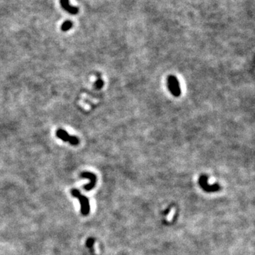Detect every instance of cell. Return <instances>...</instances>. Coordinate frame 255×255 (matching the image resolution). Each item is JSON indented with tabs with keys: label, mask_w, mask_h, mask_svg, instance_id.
Instances as JSON below:
<instances>
[{
	"label": "cell",
	"mask_w": 255,
	"mask_h": 255,
	"mask_svg": "<svg viewBox=\"0 0 255 255\" xmlns=\"http://www.w3.org/2000/svg\"><path fill=\"white\" fill-rule=\"evenodd\" d=\"M73 196L77 197L81 204V211L83 215H87L89 212V205L87 198L82 196L80 192L77 189H72L71 191Z\"/></svg>",
	"instance_id": "2"
},
{
	"label": "cell",
	"mask_w": 255,
	"mask_h": 255,
	"mask_svg": "<svg viewBox=\"0 0 255 255\" xmlns=\"http://www.w3.org/2000/svg\"><path fill=\"white\" fill-rule=\"evenodd\" d=\"M94 85H95V88H96V89H101V88L103 87V85H104L103 80H102L100 77H99L97 82H95Z\"/></svg>",
	"instance_id": "7"
},
{
	"label": "cell",
	"mask_w": 255,
	"mask_h": 255,
	"mask_svg": "<svg viewBox=\"0 0 255 255\" xmlns=\"http://www.w3.org/2000/svg\"><path fill=\"white\" fill-rule=\"evenodd\" d=\"M168 89L175 97H179L181 94V89L179 82L176 77L173 75L169 76L167 79Z\"/></svg>",
	"instance_id": "3"
},
{
	"label": "cell",
	"mask_w": 255,
	"mask_h": 255,
	"mask_svg": "<svg viewBox=\"0 0 255 255\" xmlns=\"http://www.w3.org/2000/svg\"><path fill=\"white\" fill-rule=\"evenodd\" d=\"M81 177L83 178H88L90 180V183L89 184L84 186V189L85 190H91L93 187H94L95 183L97 182V177L95 175L91 172H87V171H84V172H82L81 174Z\"/></svg>",
	"instance_id": "4"
},
{
	"label": "cell",
	"mask_w": 255,
	"mask_h": 255,
	"mask_svg": "<svg viewBox=\"0 0 255 255\" xmlns=\"http://www.w3.org/2000/svg\"><path fill=\"white\" fill-rule=\"evenodd\" d=\"M60 4L62 7L68 12L72 14H77L79 11L77 7L72 6L69 3V0H60Z\"/></svg>",
	"instance_id": "5"
},
{
	"label": "cell",
	"mask_w": 255,
	"mask_h": 255,
	"mask_svg": "<svg viewBox=\"0 0 255 255\" xmlns=\"http://www.w3.org/2000/svg\"><path fill=\"white\" fill-rule=\"evenodd\" d=\"M72 22L71 21H66L61 26V30L63 31H68L72 27Z\"/></svg>",
	"instance_id": "6"
},
{
	"label": "cell",
	"mask_w": 255,
	"mask_h": 255,
	"mask_svg": "<svg viewBox=\"0 0 255 255\" xmlns=\"http://www.w3.org/2000/svg\"><path fill=\"white\" fill-rule=\"evenodd\" d=\"M56 136L63 141L68 142L70 145H74V146L77 145L80 142L78 138L74 136V135H70L66 130L62 129V128H58L56 130Z\"/></svg>",
	"instance_id": "1"
}]
</instances>
